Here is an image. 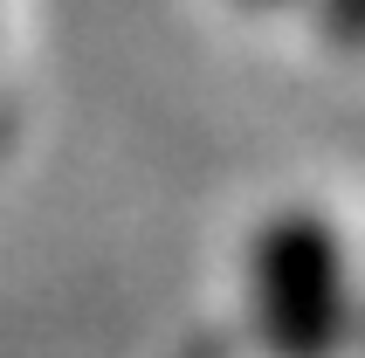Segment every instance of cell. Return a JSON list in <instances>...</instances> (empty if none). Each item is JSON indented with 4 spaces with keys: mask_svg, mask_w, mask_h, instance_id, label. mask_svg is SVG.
<instances>
[{
    "mask_svg": "<svg viewBox=\"0 0 365 358\" xmlns=\"http://www.w3.org/2000/svg\"><path fill=\"white\" fill-rule=\"evenodd\" d=\"M345 235L317 207H283L248 241V324L269 358H351L359 344Z\"/></svg>",
    "mask_w": 365,
    "mask_h": 358,
    "instance_id": "obj_1",
    "label": "cell"
},
{
    "mask_svg": "<svg viewBox=\"0 0 365 358\" xmlns=\"http://www.w3.org/2000/svg\"><path fill=\"white\" fill-rule=\"evenodd\" d=\"M310 14L338 56H365V0H310Z\"/></svg>",
    "mask_w": 365,
    "mask_h": 358,
    "instance_id": "obj_2",
    "label": "cell"
},
{
    "mask_svg": "<svg viewBox=\"0 0 365 358\" xmlns=\"http://www.w3.org/2000/svg\"><path fill=\"white\" fill-rule=\"evenodd\" d=\"M242 7H255V14H276V7H297V0H242Z\"/></svg>",
    "mask_w": 365,
    "mask_h": 358,
    "instance_id": "obj_3",
    "label": "cell"
},
{
    "mask_svg": "<svg viewBox=\"0 0 365 358\" xmlns=\"http://www.w3.org/2000/svg\"><path fill=\"white\" fill-rule=\"evenodd\" d=\"M359 352H365V317H359Z\"/></svg>",
    "mask_w": 365,
    "mask_h": 358,
    "instance_id": "obj_4",
    "label": "cell"
}]
</instances>
